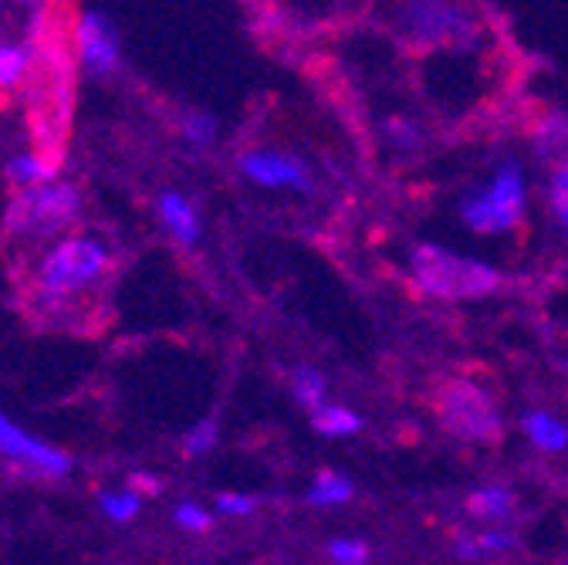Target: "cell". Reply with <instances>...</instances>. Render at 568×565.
<instances>
[{"instance_id":"obj_8","label":"cell","mask_w":568,"mask_h":565,"mask_svg":"<svg viewBox=\"0 0 568 565\" xmlns=\"http://www.w3.org/2000/svg\"><path fill=\"white\" fill-rule=\"evenodd\" d=\"M0 457H8L11 464L41 474V477H68L71 474V457L41 441L38 434L24 431L21 423H14L4 410H0Z\"/></svg>"},{"instance_id":"obj_22","label":"cell","mask_w":568,"mask_h":565,"mask_svg":"<svg viewBox=\"0 0 568 565\" xmlns=\"http://www.w3.org/2000/svg\"><path fill=\"white\" fill-rule=\"evenodd\" d=\"M180 132L190 150H210L221 139V119L210 112H186L180 119Z\"/></svg>"},{"instance_id":"obj_4","label":"cell","mask_w":568,"mask_h":565,"mask_svg":"<svg viewBox=\"0 0 568 565\" xmlns=\"http://www.w3.org/2000/svg\"><path fill=\"white\" fill-rule=\"evenodd\" d=\"M528 206H531L528 170L521 167V160L508 157L490 170L484 183L470 186L457 200V218L477 238H505L525 224Z\"/></svg>"},{"instance_id":"obj_19","label":"cell","mask_w":568,"mask_h":565,"mask_svg":"<svg viewBox=\"0 0 568 565\" xmlns=\"http://www.w3.org/2000/svg\"><path fill=\"white\" fill-rule=\"evenodd\" d=\"M8 180L14 186H38V183H48V180H58V167L54 160L41 157V153H18L8 160L4 167Z\"/></svg>"},{"instance_id":"obj_3","label":"cell","mask_w":568,"mask_h":565,"mask_svg":"<svg viewBox=\"0 0 568 565\" xmlns=\"http://www.w3.org/2000/svg\"><path fill=\"white\" fill-rule=\"evenodd\" d=\"M406 281L426 302H484L501 289L505 274L490 261L460 254L447 244L423 241L406 254Z\"/></svg>"},{"instance_id":"obj_27","label":"cell","mask_w":568,"mask_h":565,"mask_svg":"<svg viewBox=\"0 0 568 565\" xmlns=\"http://www.w3.org/2000/svg\"><path fill=\"white\" fill-rule=\"evenodd\" d=\"M257 498L254 494H244V491H221L217 494V515L224 518H251L257 512Z\"/></svg>"},{"instance_id":"obj_9","label":"cell","mask_w":568,"mask_h":565,"mask_svg":"<svg viewBox=\"0 0 568 565\" xmlns=\"http://www.w3.org/2000/svg\"><path fill=\"white\" fill-rule=\"evenodd\" d=\"M75 51L82 72L92 79H109L119 68V34L102 11H85L75 24Z\"/></svg>"},{"instance_id":"obj_20","label":"cell","mask_w":568,"mask_h":565,"mask_svg":"<svg viewBox=\"0 0 568 565\" xmlns=\"http://www.w3.org/2000/svg\"><path fill=\"white\" fill-rule=\"evenodd\" d=\"M292 396L302 410H318L328 400V376L318 366H298L292 373Z\"/></svg>"},{"instance_id":"obj_10","label":"cell","mask_w":568,"mask_h":565,"mask_svg":"<svg viewBox=\"0 0 568 565\" xmlns=\"http://www.w3.org/2000/svg\"><path fill=\"white\" fill-rule=\"evenodd\" d=\"M38 28H28L21 34H11L8 24H0V95H11L28 85L34 75V64L41 58L38 51Z\"/></svg>"},{"instance_id":"obj_18","label":"cell","mask_w":568,"mask_h":565,"mask_svg":"<svg viewBox=\"0 0 568 565\" xmlns=\"http://www.w3.org/2000/svg\"><path fill=\"white\" fill-rule=\"evenodd\" d=\"M355 498V484L338 471H318L305 491V502L312 508H342Z\"/></svg>"},{"instance_id":"obj_28","label":"cell","mask_w":568,"mask_h":565,"mask_svg":"<svg viewBox=\"0 0 568 565\" xmlns=\"http://www.w3.org/2000/svg\"><path fill=\"white\" fill-rule=\"evenodd\" d=\"M129 487H135L142 498H160L163 494V477H156V474H150V471H135L132 477H129Z\"/></svg>"},{"instance_id":"obj_26","label":"cell","mask_w":568,"mask_h":565,"mask_svg":"<svg viewBox=\"0 0 568 565\" xmlns=\"http://www.w3.org/2000/svg\"><path fill=\"white\" fill-rule=\"evenodd\" d=\"M173 522H176L183 532H193V535H203V532L213 528V515H210L203 505H196V502H180V505L173 508Z\"/></svg>"},{"instance_id":"obj_2","label":"cell","mask_w":568,"mask_h":565,"mask_svg":"<svg viewBox=\"0 0 568 565\" xmlns=\"http://www.w3.org/2000/svg\"><path fill=\"white\" fill-rule=\"evenodd\" d=\"M112 271V244L99 234L54 238L31 271V305L61 319Z\"/></svg>"},{"instance_id":"obj_16","label":"cell","mask_w":568,"mask_h":565,"mask_svg":"<svg viewBox=\"0 0 568 565\" xmlns=\"http://www.w3.org/2000/svg\"><path fill=\"white\" fill-rule=\"evenodd\" d=\"M528 143L541 163L561 160L568 153V112H561V109L538 112L531 119V129H528Z\"/></svg>"},{"instance_id":"obj_25","label":"cell","mask_w":568,"mask_h":565,"mask_svg":"<svg viewBox=\"0 0 568 565\" xmlns=\"http://www.w3.org/2000/svg\"><path fill=\"white\" fill-rule=\"evenodd\" d=\"M325 555H328V562H335V565H366V562L373 558V548H369L366 538L338 535V538H328Z\"/></svg>"},{"instance_id":"obj_5","label":"cell","mask_w":568,"mask_h":565,"mask_svg":"<svg viewBox=\"0 0 568 565\" xmlns=\"http://www.w3.org/2000/svg\"><path fill=\"white\" fill-rule=\"evenodd\" d=\"M85 214V196L75 183L48 180L38 186H18L4 210V234L18 241H54L68 234Z\"/></svg>"},{"instance_id":"obj_15","label":"cell","mask_w":568,"mask_h":565,"mask_svg":"<svg viewBox=\"0 0 568 565\" xmlns=\"http://www.w3.org/2000/svg\"><path fill=\"white\" fill-rule=\"evenodd\" d=\"M545 218L558 241V248L568 254V153L555 163H548L545 176Z\"/></svg>"},{"instance_id":"obj_11","label":"cell","mask_w":568,"mask_h":565,"mask_svg":"<svg viewBox=\"0 0 568 565\" xmlns=\"http://www.w3.org/2000/svg\"><path fill=\"white\" fill-rule=\"evenodd\" d=\"M454 555L464 562H487V558H505L518 552V535L505 525H480V528H460L454 532Z\"/></svg>"},{"instance_id":"obj_14","label":"cell","mask_w":568,"mask_h":565,"mask_svg":"<svg viewBox=\"0 0 568 565\" xmlns=\"http://www.w3.org/2000/svg\"><path fill=\"white\" fill-rule=\"evenodd\" d=\"M521 437L538 451V454H548V457H558L568 451V423L551 413V410H541V406H531L521 413Z\"/></svg>"},{"instance_id":"obj_24","label":"cell","mask_w":568,"mask_h":565,"mask_svg":"<svg viewBox=\"0 0 568 565\" xmlns=\"http://www.w3.org/2000/svg\"><path fill=\"white\" fill-rule=\"evenodd\" d=\"M217 441H221V423L213 416H203L183 434V454L186 457H206L210 451H217Z\"/></svg>"},{"instance_id":"obj_21","label":"cell","mask_w":568,"mask_h":565,"mask_svg":"<svg viewBox=\"0 0 568 565\" xmlns=\"http://www.w3.org/2000/svg\"><path fill=\"white\" fill-rule=\"evenodd\" d=\"M99 512L109 522L125 525V522H132L142 512V494L135 487H109V491H99Z\"/></svg>"},{"instance_id":"obj_6","label":"cell","mask_w":568,"mask_h":565,"mask_svg":"<svg viewBox=\"0 0 568 565\" xmlns=\"http://www.w3.org/2000/svg\"><path fill=\"white\" fill-rule=\"evenodd\" d=\"M437 423L464 444L490 447L505 437V410L497 403L494 390L470 376H454L434 393Z\"/></svg>"},{"instance_id":"obj_12","label":"cell","mask_w":568,"mask_h":565,"mask_svg":"<svg viewBox=\"0 0 568 565\" xmlns=\"http://www.w3.org/2000/svg\"><path fill=\"white\" fill-rule=\"evenodd\" d=\"M156 218L163 224V231L180 244V248H193L200 244L203 234V221H200V210L190 196L176 193V190H163L156 200Z\"/></svg>"},{"instance_id":"obj_29","label":"cell","mask_w":568,"mask_h":565,"mask_svg":"<svg viewBox=\"0 0 568 565\" xmlns=\"http://www.w3.org/2000/svg\"><path fill=\"white\" fill-rule=\"evenodd\" d=\"M558 370H561V373H565V376H568V352H565V356H561V360H558Z\"/></svg>"},{"instance_id":"obj_23","label":"cell","mask_w":568,"mask_h":565,"mask_svg":"<svg viewBox=\"0 0 568 565\" xmlns=\"http://www.w3.org/2000/svg\"><path fill=\"white\" fill-rule=\"evenodd\" d=\"M383 139H386V147H393L396 153L406 157V153L423 147V129L413 119H406V115H389L383 122Z\"/></svg>"},{"instance_id":"obj_13","label":"cell","mask_w":568,"mask_h":565,"mask_svg":"<svg viewBox=\"0 0 568 565\" xmlns=\"http://www.w3.org/2000/svg\"><path fill=\"white\" fill-rule=\"evenodd\" d=\"M464 512L477 525H508L518 512V494L508 484H480L464 498Z\"/></svg>"},{"instance_id":"obj_7","label":"cell","mask_w":568,"mask_h":565,"mask_svg":"<svg viewBox=\"0 0 568 565\" xmlns=\"http://www.w3.org/2000/svg\"><path fill=\"white\" fill-rule=\"evenodd\" d=\"M237 173L257 190H288V193L308 196L318 186L315 170L302 157L284 153V150H267V147L244 150L237 157Z\"/></svg>"},{"instance_id":"obj_1","label":"cell","mask_w":568,"mask_h":565,"mask_svg":"<svg viewBox=\"0 0 568 565\" xmlns=\"http://www.w3.org/2000/svg\"><path fill=\"white\" fill-rule=\"evenodd\" d=\"M383 21L416 58L490 51V28L474 0H386Z\"/></svg>"},{"instance_id":"obj_17","label":"cell","mask_w":568,"mask_h":565,"mask_svg":"<svg viewBox=\"0 0 568 565\" xmlns=\"http://www.w3.org/2000/svg\"><path fill=\"white\" fill-rule=\"evenodd\" d=\"M366 427L363 423V413L352 410L345 403H332L325 400L318 410H312V431L318 437H328V441H342V437H355Z\"/></svg>"}]
</instances>
